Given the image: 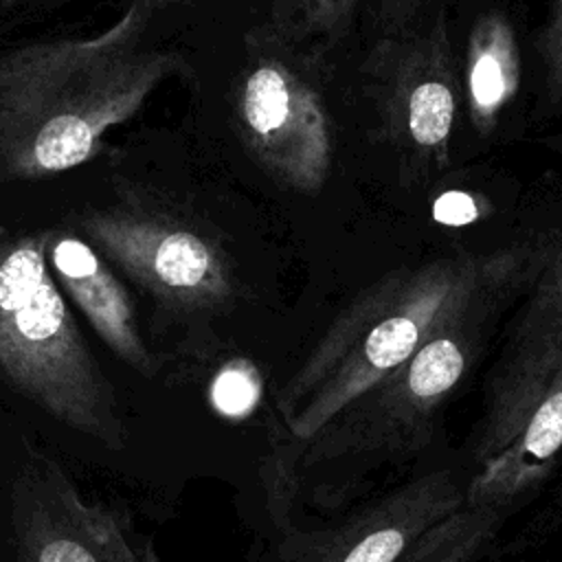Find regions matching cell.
Returning a JSON list of instances; mask_svg holds the SVG:
<instances>
[{
    "instance_id": "16",
    "label": "cell",
    "mask_w": 562,
    "mask_h": 562,
    "mask_svg": "<svg viewBox=\"0 0 562 562\" xmlns=\"http://www.w3.org/2000/svg\"><path fill=\"white\" fill-rule=\"evenodd\" d=\"M211 395H213V404L226 415L248 413L259 395L257 371L244 360H235L226 364L217 373Z\"/></svg>"
},
{
    "instance_id": "1",
    "label": "cell",
    "mask_w": 562,
    "mask_h": 562,
    "mask_svg": "<svg viewBox=\"0 0 562 562\" xmlns=\"http://www.w3.org/2000/svg\"><path fill=\"white\" fill-rule=\"evenodd\" d=\"M525 279H505L468 296L404 364L351 400L307 441L281 439L261 474L281 531L299 503L336 509L380 472L402 468L428 448L446 402L476 364L501 303Z\"/></svg>"
},
{
    "instance_id": "14",
    "label": "cell",
    "mask_w": 562,
    "mask_h": 562,
    "mask_svg": "<svg viewBox=\"0 0 562 562\" xmlns=\"http://www.w3.org/2000/svg\"><path fill=\"white\" fill-rule=\"evenodd\" d=\"M358 0H277L272 24L261 29L285 46L334 44L347 35Z\"/></svg>"
},
{
    "instance_id": "12",
    "label": "cell",
    "mask_w": 562,
    "mask_h": 562,
    "mask_svg": "<svg viewBox=\"0 0 562 562\" xmlns=\"http://www.w3.org/2000/svg\"><path fill=\"white\" fill-rule=\"evenodd\" d=\"M44 250L61 288L101 340L145 378L156 375L160 360L145 345L132 299L99 250L68 231H46Z\"/></svg>"
},
{
    "instance_id": "18",
    "label": "cell",
    "mask_w": 562,
    "mask_h": 562,
    "mask_svg": "<svg viewBox=\"0 0 562 562\" xmlns=\"http://www.w3.org/2000/svg\"><path fill=\"white\" fill-rule=\"evenodd\" d=\"M540 145H544L547 149H551L555 154H562V132H555V134H549V136L540 138Z\"/></svg>"
},
{
    "instance_id": "2",
    "label": "cell",
    "mask_w": 562,
    "mask_h": 562,
    "mask_svg": "<svg viewBox=\"0 0 562 562\" xmlns=\"http://www.w3.org/2000/svg\"><path fill=\"white\" fill-rule=\"evenodd\" d=\"M173 2L184 0H127L99 35L0 50V173L40 178L83 165L110 127L182 72L180 55L147 42L156 15Z\"/></svg>"
},
{
    "instance_id": "4",
    "label": "cell",
    "mask_w": 562,
    "mask_h": 562,
    "mask_svg": "<svg viewBox=\"0 0 562 562\" xmlns=\"http://www.w3.org/2000/svg\"><path fill=\"white\" fill-rule=\"evenodd\" d=\"M0 397L59 450L108 463L125 452L114 386L86 345L44 250V233L0 237Z\"/></svg>"
},
{
    "instance_id": "19",
    "label": "cell",
    "mask_w": 562,
    "mask_h": 562,
    "mask_svg": "<svg viewBox=\"0 0 562 562\" xmlns=\"http://www.w3.org/2000/svg\"><path fill=\"white\" fill-rule=\"evenodd\" d=\"M20 2H24V0H0V13H7L11 9H15Z\"/></svg>"
},
{
    "instance_id": "15",
    "label": "cell",
    "mask_w": 562,
    "mask_h": 562,
    "mask_svg": "<svg viewBox=\"0 0 562 562\" xmlns=\"http://www.w3.org/2000/svg\"><path fill=\"white\" fill-rule=\"evenodd\" d=\"M536 50L542 66L547 103L562 108V0H549L547 20L536 37Z\"/></svg>"
},
{
    "instance_id": "5",
    "label": "cell",
    "mask_w": 562,
    "mask_h": 562,
    "mask_svg": "<svg viewBox=\"0 0 562 562\" xmlns=\"http://www.w3.org/2000/svg\"><path fill=\"white\" fill-rule=\"evenodd\" d=\"M364 72L404 173L426 180L446 171L463 88L443 11L424 29L384 35L369 53Z\"/></svg>"
},
{
    "instance_id": "6",
    "label": "cell",
    "mask_w": 562,
    "mask_h": 562,
    "mask_svg": "<svg viewBox=\"0 0 562 562\" xmlns=\"http://www.w3.org/2000/svg\"><path fill=\"white\" fill-rule=\"evenodd\" d=\"M79 226L108 263L173 312H211L235 292L222 246L173 213L125 202L90 209Z\"/></svg>"
},
{
    "instance_id": "20",
    "label": "cell",
    "mask_w": 562,
    "mask_h": 562,
    "mask_svg": "<svg viewBox=\"0 0 562 562\" xmlns=\"http://www.w3.org/2000/svg\"><path fill=\"white\" fill-rule=\"evenodd\" d=\"M553 509H555L558 514H562V481H560L558 494H555V498H553Z\"/></svg>"
},
{
    "instance_id": "7",
    "label": "cell",
    "mask_w": 562,
    "mask_h": 562,
    "mask_svg": "<svg viewBox=\"0 0 562 562\" xmlns=\"http://www.w3.org/2000/svg\"><path fill=\"white\" fill-rule=\"evenodd\" d=\"M257 53L239 75L233 112L257 165L285 189L318 193L334 160L331 121L316 86L255 31Z\"/></svg>"
},
{
    "instance_id": "8",
    "label": "cell",
    "mask_w": 562,
    "mask_h": 562,
    "mask_svg": "<svg viewBox=\"0 0 562 562\" xmlns=\"http://www.w3.org/2000/svg\"><path fill=\"white\" fill-rule=\"evenodd\" d=\"M562 457V364L520 432L468 479L457 509L430 527L402 562H476Z\"/></svg>"
},
{
    "instance_id": "13",
    "label": "cell",
    "mask_w": 562,
    "mask_h": 562,
    "mask_svg": "<svg viewBox=\"0 0 562 562\" xmlns=\"http://www.w3.org/2000/svg\"><path fill=\"white\" fill-rule=\"evenodd\" d=\"M463 99L476 134L496 132L520 86V53L512 22L501 11L481 13L468 33Z\"/></svg>"
},
{
    "instance_id": "11",
    "label": "cell",
    "mask_w": 562,
    "mask_h": 562,
    "mask_svg": "<svg viewBox=\"0 0 562 562\" xmlns=\"http://www.w3.org/2000/svg\"><path fill=\"white\" fill-rule=\"evenodd\" d=\"M562 364V235L542 248L531 294L494 364L483 413L494 422H516L529 413Z\"/></svg>"
},
{
    "instance_id": "9",
    "label": "cell",
    "mask_w": 562,
    "mask_h": 562,
    "mask_svg": "<svg viewBox=\"0 0 562 562\" xmlns=\"http://www.w3.org/2000/svg\"><path fill=\"white\" fill-rule=\"evenodd\" d=\"M22 454L9 474L15 562H158L114 514L86 505L53 459L31 443Z\"/></svg>"
},
{
    "instance_id": "3",
    "label": "cell",
    "mask_w": 562,
    "mask_h": 562,
    "mask_svg": "<svg viewBox=\"0 0 562 562\" xmlns=\"http://www.w3.org/2000/svg\"><path fill=\"white\" fill-rule=\"evenodd\" d=\"M542 246L454 252L384 277L358 296L279 386L285 441H307L351 400L404 364L435 325L483 288L533 277Z\"/></svg>"
},
{
    "instance_id": "10",
    "label": "cell",
    "mask_w": 562,
    "mask_h": 562,
    "mask_svg": "<svg viewBox=\"0 0 562 562\" xmlns=\"http://www.w3.org/2000/svg\"><path fill=\"white\" fill-rule=\"evenodd\" d=\"M470 476L459 465L435 468L329 527H290L277 562H402L430 527L457 509Z\"/></svg>"
},
{
    "instance_id": "17",
    "label": "cell",
    "mask_w": 562,
    "mask_h": 562,
    "mask_svg": "<svg viewBox=\"0 0 562 562\" xmlns=\"http://www.w3.org/2000/svg\"><path fill=\"white\" fill-rule=\"evenodd\" d=\"M424 4L426 0H380V24L384 35L411 29V22Z\"/></svg>"
}]
</instances>
